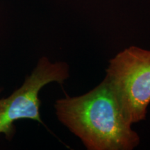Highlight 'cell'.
<instances>
[{
	"label": "cell",
	"mask_w": 150,
	"mask_h": 150,
	"mask_svg": "<svg viewBox=\"0 0 150 150\" xmlns=\"http://www.w3.org/2000/svg\"><path fill=\"white\" fill-rule=\"evenodd\" d=\"M131 125L144 120L150 103V50L132 46L109 61L105 77Z\"/></svg>",
	"instance_id": "cell-2"
},
{
	"label": "cell",
	"mask_w": 150,
	"mask_h": 150,
	"mask_svg": "<svg viewBox=\"0 0 150 150\" xmlns=\"http://www.w3.org/2000/svg\"><path fill=\"white\" fill-rule=\"evenodd\" d=\"M69 71L66 63H52L45 56L40 58L18 89L8 97H0V134L11 140L16 132L15 122L21 120H31L43 124L39 93L50 83H63L69 77ZM1 91L0 88V93Z\"/></svg>",
	"instance_id": "cell-3"
},
{
	"label": "cell",
	"mask_w": 150,
	"mask_h": 150,
	"mask_svg": "<svg viewBox=\"0 0 150 150\" xmlns=\"http://www.w3.org/2000/svg\"><path fill=\"white\" fill-rule=\"evenodd\" d=\"M54 108L58 120L87 149L131 150L140 143L106 78L81 96L58 99Z\"/></svg>",
	"instance_id": "cell-1"
}]
</instances>
